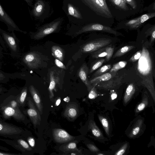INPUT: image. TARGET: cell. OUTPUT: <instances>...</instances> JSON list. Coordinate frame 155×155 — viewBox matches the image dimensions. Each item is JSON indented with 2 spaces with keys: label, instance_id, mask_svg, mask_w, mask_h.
<instances>
[{
  "label": "cell",
  "instance_id": "obj_42",
  "mask_svg": "<svg viewBox=\"0 0 155 155\" xmlns=\"http://www.w3.org/2000/svg\"><path fill=\"white\" fill-rule=\"evenodd\" d=\"M54 62L56 65L58 67L64 69L66 68L65 66L63 63L58 59L55 58L54 60Z\"/></svg>",
  "mask_w": 155,
  "mask_h": 155
},
{
  "label": "cell",
  "instance_id": "obj_21",
  "mask_svg": "<svg viewBox=\"0 0 155 155\" xmlns=\"http://www.w3.org/2000/svg\"><path fill=\"white\" fill-rule=\"evenodd\" d=\"M88 128L91 129L92 134L95 137L100 139L104 138L102 133L93 120H91L89 121Z\"/></svg>",
  "mask_w": 155,
  "mask_h": 155
},
{
  "label": "cell",
  "instance_id": "obj_52",
  "mask_svg": "<svg viewBox=\"0 0 155 155\" xmlns=\"http://www.w3.org/2000/svg\"><path fill=\"white\" fill-rule=\"evenodd\" d=\"M64 101L66 102H68L70 101L69 97H67L64 99Z\"/></svg>",
  "mask_w": 155,
  "mask_h": 155
},
{
  "label": "cell",
  "instance_id": "obj_15",
  "mask_svg": "<svg viewBox=\"0 0 155 155\" xmlns=\"http://www.w3.org/2000/svg\"><path fill=\"white\" fill-rule=\"evenodd\" d=\"M17 95H10L4 98L0 105H7L17 110H21L17 101Z\"/></svg>",
  "mask_w": 155,
  "mask_h": 155
},
{
  "label": "cell",
  "instance_id": "obj_40",
  "mask_svg": "<svg viewBox=\"0 0 155 155\" xmlns=\"http://www.w3.org/2000/svg\"><path fill=\"white\" fill-rule=\"evenodd\" d=\"M128 147V143H124L122 146L115 154V155H122L125 152Z\"/></svg>",
  "mask_w": 155,
  "mask_h": 155
},
{
  "label": "cell",
  "instance_id": "obj_54",
  "mask_svg": "<svg viewBox=\"0 0 155 155\" xmlns=\"http://www.w3.org/2000/svg\"></svg>",
  "mask_w": 155,
  "mask_h": 155
},
{
  "label": "cell",
  "instance_id": "obj_24",
  "mask_svg": "<svg viewBox=\"0 0 155 155\" xmlns=\"http://www.w3.org/2000/svg\"><path fill=\"white\" fill-rule=\"evenodd\" d=\"M135 92V88L134 85L133 84H129L126 88L124 97V102L125 104L129 101Z\"/></svg>",
  "mask_w": 155,
  "mask_h": 155
},
{
  "label": "cell",
  "instance_id": "obj_4",
  "mask_svg": "<svg viewBox=\"0 0 155 155\" xmlns=\"http://www.w3.org/2000/svg\"><path fill=\"white\" fill-rule=\"evenodd\" d=\"M28 108L23 110L21 112L25 114L28 116L33 124L35 129L37 126L40 125L41 120L40 113L35 106L32 98L27 97L26 100Z\"/></svg>",
  "mask_w": 155,
  "mask_h": 155
},
{
  "label": "cell",
  "instance_id": "obj_2",
  "mask_svg": "<svg viewBox=\"0 0 155 155\" xmlns=\"http://www.w3.org/2000/svg\"><path fill=\"white\" fill-rule=\"evenodd\" d=\"M0 116L5 120L12 118L17 122L25 124L27 119L21 110H17L7 105H0Z\"/></svg>",
  "mask_w": 155,
  "mask_h": 155
},
{
  "label": "cell",
  "instance_id": "obj_30",
  "mask_svg": "<svg viewBox=\"0 0 155 155\" xmlns=\"http://www.w3.org/2000/svg\"><path fill=\"white\" fill-rule=\"evenodd\" d=\"M127 64L125 61H121L114 64L110 70V72L115 73L118 70L124 68Z\"/></svg>",
  "mask_w": 155,
  "mask_h": 155
},
{
  "label": "cell",
  "instance_id": "obj_11",
  "mask_svg": "<svg viewBox=\"0 0 155 155\" xmlns=\"http://www.w3.org/2000/svg\"><path fill=\"white\" fill-rule=\"evenodd\" d=\"M79 112L77 104L74 103H71L66 106L64 115L69 120L73 121L78 116Z\"/></svg>",
  "mask_w": 155,
  "mask_h": 155
},
{
  "label": "cell",
  "instance_id": "obj_48",
  "mask_svg": "<svg viewBox=\"0 0 155 155\" xmlns=\"http://www.w3.org/2000/svg\"><path fill=\"white\" fill-rule=\"evenodd\" d=\"M0 150H4L5 151H9V149H8L7 148L2 146L0 145Z\"/></svg>",
  "mask_w": 155,
  "mask_h": 155
},
{
  "label": "cell",
  "instance_id": "obj_33",
  "mask_svg": "<svg viewBox=\"0 0 155 155\" xmlns=\"http://www.w3.org/2000/svg\"><path fill=\"white\" fill-rule=\"evenodd\" d=\"M111 67V65L110 64L104 65L98 69L93 75L95 77L104 74L110 70Z\"/></svg>",
  "mask_w": 155,
  "mask_h": 155
},
{
  "label": "cell",
  "instance_id": "obj_20",
  "mask_svg": "<svg viewBox=\"0 0 155 155\" xmlns=\"http://www.w3.org/2000/svg\"><path fill=\"white\" fill-rule=\"evenodd\" d=\"M45 4L42 0H38L35 4L33 11V15L38 17L42 14L45 8Z\"/></svg>",
  "mask_w": 155,
  "mask_h": 155
},
{
  "label": "cell",
  "instance_id": "obj_27",
  "mask_svg": "<svg viewBox=\"0 0 155 155\" xmlns=\"http://www.w3.org/2000/svg\"><path fill=\"white\" fill-rule=\"evenodd\" d=\"M143 123L142 120L139 119L137 120L134 127L130 132L129 136L132 138L136 136L139 132Z\"/></svg>",
  "mask_w": 155,
  "mask_h": 155
},
{
  "label": "cell",
  "instance_id": "obj_50",
  "mask_svg": "<svg viewBox=\"0 0 155 155\" xmlns=\"http://www.w3.org/2000/svg\"><path fill=\"white\" fill-rule=\"evenodd\" d=\"M5 78L4 75L2 73L0 72V81L2 80Z\"/></svg>",
  "mask_w": 155,
  "mask_h": 155
},
{
  "label": "cell",
  "instance_id": "obj_1",
  "mask_svg": "<svg viewBox=\"0 0 155 155\" xmlns=\"http://www.w3.org/2000/svg\"><path fill=\"white\" fill-rule=\"evenodd\" d=\"M26 130L23 128L5 121L0 115V136L11 139L26 136Z\"/></svg>",
  "mask_w": 155,
  "mask_h": 155
},
{
  "label": "cell",
  "instance_id": "obj_38",
  "mask_svg": "<svg viewBox=\"0 0 155 155\" xmlns=\"http://www.w3.org/2000/svg\"><path fill=\"white\" fill-rule=\"evenodd\" d=\"M97 96V94L94 86H92V88L89 91L88 97L90 99H94Z\"/></svg>",
  "mask_w": 155,
  "mask_h": 155
},
{
  "label": "cell",
  "instance_id": "obj_41",
  "mask_svg": "<svg viewBox=\"0 0 155 155\" xmlns=\"http://www.w3.org/2000/svg\"><path fill=\"white\" fill-rule=\"evenodd\" d=\"M126 3L128 4L132 8L135 9L137 7V4L135 0H124Z\"/></svg>",
  "mask_w": 155,
  "mask_h": 155
},
{
  "label": "cell",
  "instance_id": "obj_8",
  "mask_svg": "<svg viewBox=\"0 0 155 155\" xmlns=\"http://www.w3.org/2000/svg\"><path fill=\"white\" fill-rule=\"evenodd\" d=\"M91 31L106 32L116 35H122L121 33L114 31L109 27L97 23H91L84 26L81 29L76 32V34L79 35L86 32Z\"/></svg>",
  "mask_w": 155,
  "mask_h": 155
},
{
  "label": "cell",
  "instance_id": "obj_12",
  "mask_svg": "<svg viewBox=\"0 0 155 155\" xmlns=\"http://www.w3.org/2000/svg\"><path fill=\"white\" fill-rule=\"evenodd\" d=\"M32 99L40 114H42L43 110V105L40 95L38 92L33 85L29 86L28 88Z\"/></svg>",
  "mask_w": 155,
  "mask_h": 155
},
{
  "label": "cell",
  "instance_id": "obj_34",
  "mask_svg": "<svg viewBox=\"0 0 155 155\" xmlns=\"http://www.w3.org/2000/svg\"><path fill=\"white\" fill-rule=\"evenodd\" d=\"M107 53L105 51V48H101L93 52L92 54L93 58H100L105 57Z\"/></svg>",
  "mask_w": 155,
  "mask_h": 155
},
{
  "label": "cell",
  "instance_id": "obj_7",
  "mask_svg": "<svg viewBox=\"0 0 155 155\" xmlns=\"http://www.w3.org/2000/svg\"><path fill=\"white\" fill-rule=\"evenodd\" d=\"M111 39L101 38L89 42L82 47L81 51L85 53H92L95 51L110 44Z\"/></svg>",
  "mask_w": 155,
  "mask_h": 155
},
{
  "label": "cell",
  "instance_id": "obj_51",
  "mask_svg": "<svg viewBox=\"0 0 155 155\" xmlns=\"http://www.w3.org/2000/svg\"><path fill=\"white\" fill-rule=\"evenodd\" d=\"M6 90L2 87H0V94L6 91Z\"/></svg>",
  "mask_w": 155,
  "mask_h": 155
},
{
  "label": "cell",
  "instance_id": "obj_5",
  "mask_svg": "<svg viewBox=\"0 0 155 155\" xmlns=\"http://www.w3.org/2000/svg\"><path fill=\"white\" fill-rule=\"evenodd\" d=\"M0 140L5 143L14 148L19 151L22 154L31 152L33 149L29 145L27 141L23 137L9 140L5 138H0Z\"/></svg>",
  "mask_w": 155,
  "mask_h": 155
},
{
  "label": "cell",
  "instance_id": "obj_13",
  "mask_svg": "<svg viewBox=\"0 0 155 155\" xmlns=\"http://www.w3.org/2000/svg\"><path fill=\"white\" fill-rule=\"evenodd\" d=\"M88 68L85 64H83L80 68L78 72V75L83 83L87 87L89 91L92 87L88 78Z\"/></svg>",
  "mask_w": 155,
  "mask_h": 155
},
{
  "label": "cell",
  "instance_id": "obj_19",
  "mask_svg": "<svg viewBox=\"0 0 155 155\" xmlns=\"http://www.w3.org/2000/svg\"><path fill=\"white\" fill-rule=\"evenodd\" d=\"M52 55L55 58L61 61H63L64 57V52L63 49L61 47L57 45H53L51 48Z\"/></svg>",
  "mask_w": 155,
  "mask_h": 155
},
{
  "label": "cell",
  "instance_id": "obj_28",
  "mask_svg": "<svg viewBox=\"0 0 155 155\" xmlns=\"http://www.w3.org/2000/svg\"><path fill=\"white\" fill-rule=\"evenodd\" d=\"M135 48V47L132 45H126L119 49L115 54L114 57H119L124 54L132 49Z\"/></svg>",
  "mask_w": 155,
  "mask_h": 155
},
{
  "label": "cell",
  "instance_id": "obj_18",
  "mask_svg": "<svg viewBox=\"0 0 155 155\" xmlns=\"http://www.w3.org/2000/svg\"><path fill=\"white\" fill-rule=\"evenodd\" d=\"M155 16V12H151L144 14L139 17L138 22L134 25L130 26L131 29H136L139 27L144 22Z\"/></svg>",
  "mask_w": 155,
  "mask_h": 155
},
{
  "label": "cell",
  "instance_id": "obj_35",
  "mask_svg": "<svg viewBox=\"0 0 155 155\" xmlns=\"http://www.w3.org/2000/svg\"><path fill=\"white\" fill-rule=\"evenodd\" d=\"M104 59H101L99 60L94 64L91 66L89 74H91L94 71L100 68L105 61Z\"/></svg>",
  "mask_w": 155,
  "mask_h": 155
},
{
  "label": "cell",
  "instance_id": "obj_44",
  "mask_svg": "<svg viewBox=\"0 0 155 155\" xmlns=\"http://www.w3.org/2000/svg\"><path fill=\"white\" fill-rule=\"evenodd\" d=\"M87 146L89 149L93 152H97L99 151V149L95 145L91 144H88Z\"/></svg>",
  "mask_w": 155,
  "mask_h": 155
},
{
  "label": "cell",
  "instance_id": "obj_53",
  "mask_svg": "<svg viewBox=\"0 0 155 155\" xmlns=\"http://www.w3.org/2000/svg\"><path fill=\"white\" fill-rule=\"evenodd\" d=\"M97 154L98 155H104L103 154H102V153H99V154Z\"/></svg>",
  "mask_w": 155,
  "mask_h": 155
},
{
  "label": "cell",
  "instance_id": "obj_29",
  "mask_svg": "<svg viewBox=\"0 0 155 155\" xmlns=\"http://www.w3.org/2000/svg\"><path fill=\"white\" fill-rule=\"evenodd\" d=\"M148 104V97L145 94L143 96V99L141 102L137 106L135 112L138 113L141 111L147 106Z\"/></svg>",
  "mask_w": 155,
  "mask_h": 155
},
{
  "label": "cell",
  "instance_id": "obj_47",
  "mask_svg": "<svg viewBox=\"0 0 155 155\" xmlns=\"http://www.w3.org/2000/svg\"><path fill=\"white\" fill-rule=\"evenodd\" d=\"M117 95L116 92L113 91L112 92L111 95V97L112 100H114L117 97Z\"/></svg>",
  "mask_w": 155,
  "mask_h": 155
},
{
  "label": "cell",
  "instance_id": "obj_17",
  "mask_svg": "<svg viewBox=\"0 0 155 155\" xmlns=\"http://www.w3.org/2000/svg\"><path fill=\"white\" fill-rule=\"evenodd\" d=\"M27 92V87H25L22 89L19 94L17 95V101L20 108H23L25 106L26 103Z\"/></svg>",
  "mask_w": 155,
  "mask_h": 155
},
{
  "label": "cell",
  "instance_id": "obj_49",
  "mask_svg": "<svg viewBox=\"0 0 155 155\" xmlns=\"http://www.w3.org/2000/svg\"><path fill=\"white\" fill-rule=\"evenodd\" d=\"M61 99L60 97L58 98L56 101L55 105L56 106H58L61 103Z\"/></svg>",
  "mask_w": 155,
  "mask_h": 155
},
{
  "label": "cell",
  "instance_id": "obj_39",
  "mask_svg": "<svg viewBox=\"0 0 155 155\" xmlns=\"http://www.w3.org/2000/svg\"><path fill=\"white\" fill-rule=\"evenodd\" d=\"M142 53V51L140 50L137 51L130 58L129 61H130L134 62L136 61L140 58Z\"/></svg>",
  "mask_w": 155,
  "mask_h": 155
},
{
  "label": "cell",
  "instance_id": "obj_43",
  "mask_svg": "<svg viewBox=\"0 0 155 155\" xmlns=\"http://www.w3.org/2000/svg\"><path fill=\"white\" fill-rule=\"evenodd\" d=\"M139 17L132 20H130L126 23L125 25L127 26L130 27L137 23L139 20Z\"/></svg>",
  "mask_w": 155,
  "mask_h": 155
},
{
  "label": "cell",
  "instance_id": "obj_23",
  "mask_svg": "<svg viewBox=\"0 0 155 155\" xmlns=\"http://www.w3.org/2000/svg\"><path fill=\"white\" fill-rule=\"evenodd\" d=\"M0 17L6 23L14 28L17 27L14 21L4 11L0 4Z\"/></svg>",
  "mask_w": 155,
  "mask_h": 155
},
{
  "label": "cell",
  "instance_id": "obj_46",
  "mask_svg": "<svg viewBox=\"0 0 155 155\" xmlns=\"http://www.w3.org/2000/svg\"><path fill=\"white\" fill-rule=\"evenodd\" d=\"M155 38V26L153 27L151 33V42H152L153 41Z\"/></svg>",
  "mask_w": 155,
  "mask_h": 155
},
{
  "label": "cell",
  "instance_id": "obj_9",
  "mask_svg": "<svg viewBox=\"0 0 155 155\" xmlns=\"http://www.w3.org/2000/svg\"><path fill=\"white\" fill-rule=\"evenodd\" d=\"M23 60L29 68L32 69L37 68L41 63L40 57L35 52H31L26 54Z\"/></svg>",
  "mask_w": 155,
  "mask_h": 155
},
{
  "label": "cell",
  "instance_id": "obj_37",
  "mask_svg": "<svg viewBox=\"0 0 155 155\" xmlns=\"http://www.w3.org/2000/svg\"><path fill=\"white\" fill-rule=\"evenodd\" d=\"M26 136L23 138L33 149L35 147V141L34 138L31 136H30L26 137Z\"/></svg>",
  "mask_w": 155,
  "mask_h": 155
},
{
  "label": "cell",
  "instance_id": "obj_14",
  "mask_svg": "<svg viewBox=\"0 0 155 155\" xmlns=\"http://www.w3.org/2000/svg\"><path fill=\"white\" fill-rule=\"evenodd\" d=\"M59 79L58 76L55 74L54 71L50 73V83L48 88L49 97L50 99L53 98L54 95V91H55L56 84L58 83Z\"/></svg>",
  "mask_w": 155,
  "mask_h": 155
},
{
  "label": "cell",
  "instance_id": "obj_32",
  "mask_svg": "<svg viewBox=\"0 0 155 155\" xmlns=\"http://www.w3.org/2000/svg\"><path fill=\"white\" fill-rule=\"evenodd\" d=\"M98 118L108 136H109L110 129L109 123L107 119L100 115H98Z\"/></svg>",
  "mask_w": 155,
  "mask_h": 155
},
{
  "label": "cell",
  "instance_id": "obj_26",
  "mask_svg": "<svg viewBox=\"0 0 155 155\" xmlns=\"http://www.w3.org/2000/svg\"><path fill=\"white\" fill-rule=\"evenodd\" d=\"M68 11L69 15L78 19H81L82 18L80 11L72 4H68Z\"/></svg>",
  "mask_w": 155,
  "mask_h": 155
},
{
  "label": "cell",
  "instance_id": "obj_6",
  "mask_svg": "<svg viewBox=\"0 0 155 155\" xmlns=\"http://www.w3.org/2000/svg\"><path fill=\"white\" fill-rule=\"evenodd\" d=\"M61 21L62 19H57L44 25L37 32L34 38L36 39H41L54 32L60 26Z\"/></svg>",
  "mask_w": 155,
  "mask_h": 155
},
{
  "label": "cell",
  "instance_id": "obj_22",
  "mask_svg": "<svg viewBox=\"0 0 155 155\" xmlns=\"http://www.w3.org/2000/svg\"><path fill=\"white\" fill-rule=\"evenodd\" d=\"M112 74L110 73H106L101 75L95 77L91 79L90 82L91 84H95L98 82L107 81L110 79Z\"/></svg>",
  "mask_w": 155,
  "mask_h": 155
},
{
  "label": "cell",
  "instance_id": "obj_25",
  "mask_svg": "<svg viewBox=\"0 0 155 155\" xmlns=\"http://www.w3.org/2000/svg\"><path fill=\"white\" fill-rule=\"evenodd\" d=\"M3 36L5 41L11 48L13 51H16L17 47L14 38L11 36L5 33H3Z\"/></svg>",
  "mask_w": 155,
  "mask_h": 155
},
{
  "label": "cell",
  "instance_id": "obj_31",
  "mask_svg": "<svg viewBox=\"0 0 155 155\" xmlns=\"http://www.w3.org/2000/svg\"><path fill=\"white\" fill-rule=\"evenodd\" d=\"M114 5L124 10L127 11L129 8L124 0H110Z\"/></svg>",
  "mask_w": 155,
  "mask_h": 155
},
{
  "label": "cell",
  "instance_id": "obj_36",
  "mask_svg": "<svg viewBox=\"0 0 155 155\" xmlns=\"http://www.w3.org/2000/svg\"><path fill=\"white\" fill-rule=\"evenodd\" d=\"M105 51L107 53V55L105 57L106 60L108 61H109L113 54L114 47L111 46H108L105 48Z\"/></svg>",
  "mask_w": 155,
  "mask_h": 155
},
{
  "label": "cell",
  "instance_id": "obj_3",
  "mask_svg": "<svg viewBox=\"0 0 155 155\" xmlns=\"http://www.w3.org/2000/svg\"><path fill=\"white\" fill-rule=\"evenodd\" d=\"M91 9L99 15L107 18L112 17L105 0H82Z\"/></svg>",
  "mask_w": 155,
  "mask_h": 155
},
{
  "label": "cell",
  "instance_id": "obj_16",
  "mask_svg": "<svg viewBox=\"0 0 155 155\" xmlns=\"http://www.w3.org/2000/svg\"><path fill=\"white\" fill-rule=\"evenodd\" d=\"M77 143L78 141H72L67 144L61 146L60 149L64 153L74 151L80 153V150L77 147Z\"/></svg>",
  "mask_w": 155,
  "mask_h": 155
},
{
  "label": "cell",
  "instance_id": "obj_45",
  "mask_svg": "<svg viewBox=\"0 0 155 155\" xmlns=\"http://www.w3.org/2000/svg\"><path fill=\"white\" fill-rule=\"evenodd\" d=\"M21 153H16L0 151V155H21Z\"/></svg>",
  "mask_w": 155,
  "mask_h": 155
},
{
  "label": "cell",
  "instance_id": "obj_10",
  "mask_svg": "<svg viewBox=\"0 0 155 155\" xmlns=\"http://www.w3.org/2000/svg\"><path fill=\"white\" fill-rule=\"evenodd\" d=\"M52 135L55 141L59 143L68 142L75 138L65 130L59 128L53 129Z\"/></svg>",
  "mask_w": 155,
  "mask_h": 155
}]
</instances>
